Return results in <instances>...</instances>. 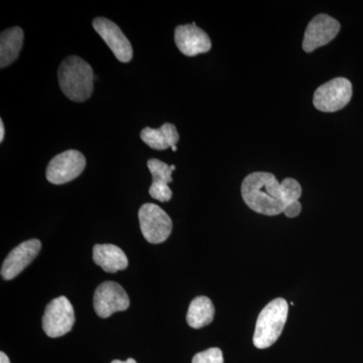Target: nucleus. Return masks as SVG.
<instances>
[{
	"instance_id": "f257e3e1",
	"label": "nucleus",
	"mask_w": 363,
	"mask_h": 363,
	"mask_svg": "<svg viewBox=\"0 0 363 363\" xmlns=\"http://www.w3.org/2000/svg\"><path fill=\"white\" fill-rule=\"evenodd\" d=\"M302 187L295 179L278 181L274 174L255 172L245 177L241 184L243 201L257 213L277 216L284 213L291 203L298 201Z\"/></svg>"
},
{
	"instance_id": "4468645a",
	"label": "nucleus",
	"mask_w": 363,
	"mask_h": 363,
	"mask_svg": "<svg viewBox=\"0 0 363 363\" xmlns=\"http://www.w3.org/2000/svg\"><path fill=\"white\" fill-rule=\"evenodd\" d=\"M93 260L106 272L123 271L128 259L121 247L113 245H96L93 247Z\"/></svg>"
},
{
	"instance_id": "9b49d317",
	"label": "nucleus",
	"mask_w": 363,
	"mask_h": 363,
	"mask_svg": "<svg viewBox=\"0 0 363 363\" xmlns=\"http://www.w3.org/2000/svg\"><path fill=\"white\" fill-rule=\"evenodd\" d=\"M42 243L39 240H26L7 255L1 267L2 278L9 281L18 277L39 255Z\"/></svg>"
},
{
	"instance_id": "7ed1b4c3",
	"label": "nucleus",
	"mask_w": 363,
	"mask_h": 363,
	"mask_svg": "<svg viewBox=\"0 0 363 363\" xmlns=\"http://www.w3.org/2000/svg\"><path fill=\"white\" fill-rule=\"evenodd\" d=\"M289 316V304L283 298H277L262 310L257 317L253 334V345L259 350L271 347L278 341Z\"/></svg>"
},
{
	"instance_id": "20e7f679",
	"label": "nucleus",
	"mask_w": 363,
	"mask_h": 363,
	"mask_svg": "<svg viewBox=\"0 0 363 363\" xmlns=\"http://www.w3.org/2000/svg\"><path fill=\"white\" fill-rule=\"evenodd\" d=\"M140 230L143 238L152 245L168 240L173 230V222L167 212L152 203H147L138 211Z\"/></svg>"
},
{
	"instance_id": "dca6fc26",
	"label": "nucleus",
	"mask_w": 363,
	"mask_h": 363,
	"mask_svg": "<svg viewBox=\"0 0 363 363\" xmlns=\"http://www.w3.org/2000/svg\"><path fill=\"white\" fill-rule=\"evenodd\" d=\"M23 44V30L18 26L7 28L0 35V67L13 64L16 59Z\"/></svg>"
},
{
	"instance_id": "ddd939ff",
	"label": "nucleus",
	"mask_w": 363,
	"mask_h": 363,
	"mask_svg": "<svg viewBox=\"0 0 363 363\" xmlns=\"http://www.w3.org/2000/svg\"><path fill=\"white\" fill-rule=\"evenodd\" d=\"M147 168L152 176V184L149 190L150 195L160 202L169 201L173 196V192L169 187V184L173 182V171L171 166L160 160L150 159L147 162Z\"/></svg>"
},
{
	"instance_id": "b1692460",
	"label": "nucleus",
	"mask_w": 363,
	"mask_h": 363,
	"mask_svg": "<svg viewBox=\"0 0 363 363\" xmlns=\"http://www.w3.org/2000/svg\"><path fill=\"white\" fill-rule=\"evenodd\" d=\"M172 150H173V152H177V147H176V145H174V147H172Z\"/></svg>"
},
{
	"instance_id": "4be33fe9",
	"label": "nucleus",
	"mask_w": 363,
	"mask_h": 363,
	"mask_svg": "<svg viewBox=\"0 0 363 363\" xmlns=\"http://www.w3.org/2000/svg\"><path fill=\"white\" fill-rule=\"evenodd\" d=\"M111 363H138L133 358H128L125 362H121V360H113Z\"/></svg>"
},
{
	"instance_id": "aec40b11",
	"label": "nucleus",
	"mask_w": 363,
	"mask_h": 363,
	"mask_svg": "<svg viewBox=\"0 0 363 363\" xmlns=\"http://www.w3.org/2000/svg\"><path fill=\"white\" fill-rule=\"evenodd\" d=\"M4 133H6V130H4V121H0V143L4 142Z\"/></svg>"
},
{
	"instance_id": "f8f14e48",
	"label": "nucleus",
	"mask_w": 363,
	"mask_h": 363,
	"mask_svg": "<svg viewBox=\"0 0 363 363\" xmlns=\"http://www.w3.org/2000/svg\"><path fill=\"white\" fill-rule=\"evenodd\" d=\"M175 43L182 54L188 57L205 54L209 52L212 47L209 35L199 26H196L195 23L177 26Z\"/></svg>"
},
{
	"instance_id": "6ab92c4d",
	"label": "nucleus",
	"mask_w": 363,
	"mask_h": 363,
	"mask_svg": "<svg viewBox=\"0 0 363 363\" xmlns=\"http://www.w3.org/2000/svg\"><path fill=\"white\" fill-rule=\"evenodd\" d=\"M301 211H302V205H301L300 202L296 201L288 205V207H286L285 211H284V214H285L288 218H295V217L300 215Z\"/></svg>"
},
{
	"instance_id": "9d476101",
	"label": "nucleus",
	"mask_w": 363,
	"mask_h": 363,
	"mask_svg": "<svg viewBox=\"0 0 363 363\" xmlns=\"http://www.w3.org/2000/svg\"><path fill=\"white\" fill-rule=\"evenodd\" d=\"M95 32L106 43L116 58L121 63H128L133 57V45L118 26L108 18H96L92 23Z\"/></svg>"
},
{
	"instance_id": "39448f33",
	"label": "nucleus",
	"mask_w": 363,
	"mask_h": 363,
	"mask_svg": "<svg viewBox=\"0 0 363 363\" xmlns=\"http://www.w3.org/2000/svg\"><path fill=\"white\" fill-rule=\"evenodd\" d=\"M352 91V84L348 79H332L315 91L313 104L317 111L322 112L341 111L350 104Z\"/></svg>"
},
{
	"instance_id": "412c9836",
	"label": "nucleus",
	"mask_w": 363,
	"mask_h": 363,
	"mask_svg": "<svg viewBox=\"0 0 363 363\" xmlns=\"http://www.w3.org/2000/svg\"><path fill=\"white\" fill-rule=\"evenodd\" d=\"M0 363H11L9 357H7V355L4 352L0 353Z\"/></svg>"
},
{
	"instance_id": "2eb2a0df",
	"label": "nucleus",
	"mask_w": 363,
	"mask_h": 363,
	"mask_svg": "<svg viewBox=\"0 0 363 363\" xmlns=\"http://www.w3.org/2000/svg\"><path fill=\"white\" fill-rule=\"evenodd\" d=\"M140 138L150 149L164 150L176 145L180 140V135L174 124L164 123L157 130L143 128L140 133Z\"/></svg>"
},
{
	"instance_id": "a211bd4d",
	"label": "nucleus",
	"mask_w": 363,
	"mask_h": 363,
	"mask_svg": "<svg viewBox=\"0 0 363 363\" xmlns=\"http://www.w3.org/2000/svg\"><path fill=\"white\" fill-rule=\"evenodd\" d=\"M192 363H224L223 353L219 348L213 347L197 353Z\"/></svg>"
},
{
	"instance_id": "f3484780",
	"label": "nucleus",
	"mask_w": 363,
	"mask_h": 363,
	"mask_svg": "<svg viewBox=\"0 0 363 363\" xmlns=\"http://www.w3.org/2000/svg\"><path fill=\"white\" fill-rule=\"evenodd\" d=\"M215 308L209 298H195L189 306L187 323L191 328L200 329L213 321Z\"/></svg>"
},
{
	"instance_id": "6e6552de",
	"label": "nucleus",
	"mask_w": 363,
	"mask_h": 363,
	"mask_svg": "<svg viewBox=\"0 0 363 363\" xmlns=\"http://www.w3.org/2000/svg\"><path fill=\"white\" fill-rule=\"evenodd\" d=\"M94 309L100 318H108L116 312L125 311L130 307V298L123 286L114 281H104L94 294Z\"/></svg>"
},
{
	"instance_id": "1a4fd4ad",
	"label": "nucleus",
	"mask_w": 363,
	"mask_h": 363,
	"mask_svg": "<svg viewBox=\"0 0 363 363\" xmlns=\"http://www.w3.org/2000/svg\"><path fill=\"white\" fill-rule=\"evenodd\" d=\"M340 28L339 21L328 14H318L306 28L303 50L306 52H312L318 48L328 45L335 39Z\"/></svg>"
},
{
	"instance_id": "0eeeda50",
	"label": "nucleus",
	"mask_w": 363,
	"mask_h": 363,
	"mask_svg": "<svg viewBox=\"0 0 363 363\" xmlns=\"http://www.w3.org/2000/svg\"><path fill=\"white\" fill-rule=\"evenodd\" d=\"M86 168V159L82 152L69 150L52 157L48 164L45 176L54 185H63L75 180Z\"/></svg>"
},
{
	"instance_id": "5701e85b",
	"label": "nucleus",
	"mask_w": 363,
	"mask_h": 363,
	"mask_svg": "<svg viewBox=\"0 0 363 363\" xmlns=\"http://www.w3.org/2000/svg\"><path fill=\"white\" fill-rule=\"evenodd\" d=\"M171 169H172V171H175V169H176V167H175V166H174V164H172V166H171Z\"/></svg>"
},
{
	"instance_id": "423d86ee",
	"label": "nucleus",
	"mask_w": 363,
	"mask_h": 363,
	"mask_svg": "<svg viewBox=\"0 0 363 363\" xmlns=\"http://www.w3.org/2000/svg\"><path fill=\"white\" fill-rule=\"evenodd\" d=\"M75 323V312L70 301L64 296L48 304L43 317V329L49 337L58 338L69 333Z\"/></svg>"
},
{
	"instance_id": "f03ea898",
	"label": "nucleus",
	"mask_w": 363,
	"mask_h": 363,
	"mask_svg": "<svg viewBox=\"0 0 363 363\" xmlns=\"http://www.w3.org/2000/svg\"><path fill=\"white\" fill-rule=\"evenodd\" d=\"M59 85L67 98L75 102L89 99L94 89V74L89 64L80 57H68L58 71Z\"/></svg>"
}]
</instances>
